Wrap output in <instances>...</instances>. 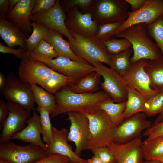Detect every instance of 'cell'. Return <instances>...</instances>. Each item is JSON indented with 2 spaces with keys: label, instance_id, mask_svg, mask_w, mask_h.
<instances>
[{
  "label": "cell",
  "instance_id": "24",
  "mask_svg": "<svg viewBox=\"0 0 163 163\" xmlns=\"http://www.w3.org/2000/svg\"><path fill=\"white\" fill-rule=\"evenodd\" d=\"M101 75L93 72L81 79L74 84L69 86L70 90L77 93H91L99 91Z\"/></svg>",
  "mask_w": 163,
  "mask_h": 163
},
{
  "label": "cell",
  "instance_id": "19",
  "mask_svg": "<svg viewBox=\"0 0 163 163\" xmlns=\"http://www.w3.org/2000/svg\"><path fill=\"white\" fill-rule=\"evenodd\" d=\"M53 138L47 147L48 155L57 154L69 158L71 163H87V160L82 158L72 150L68 143L69 131L65 128L58 129L53 126Z\"/></svg>",
  "mask_w": 163,
  "mask_h": 163
},
{
  "label": "cell",
  "instance_id": "36",
  "mask_svg": "<svg viewBox=\"0 0 163 163\" xmlns=\"http://www.w3.org/2000/svg\"><path fill=\"white\" fill-rule=\"evenodd\" d=\"M28 52V51H27ZM31 54L46 59H53L59 56L54 48L44 39H42Z\"/></svg>",
  "mask_w": 163,
  "mask_h": 163
},
{
  "label": "cell",
  "instance_id": "52",
  "mask_svg": "<svg viewBox=\"0 0 163 163\" xmlns=\"http://www.w3.org/2000/svg\"><path fill=\"white\" fill-rule=\"evenodd\" d=\"M114 163H116V161Z\"/></svg>",
  "mask_w": 163,
  "mask_h": 163
},
{
  "label": "cell",
  "instance_id": "47",
  "mask_svg": "<svg viewBox=\"0 0 163 163\" xmlns=\"http://www.w3.org/2000/svg\"><path fill=\"white\" fill-rule=\"evenodd\" d=\"M20 0H9L8 13L11 11L17 4Z\"/></svg>",
  "mask_w": 163,
  "mask_h": 163
},
{
  "label": "cell",
  "instance_id": "45",
  "mask_svg": "<svg viewBox=\"0 0 163 163\" xmlns=\"http://www.w3.org/2000/svg\"><path fill=\"white\" fill-rule=\"evenodd\" d=\"M130 6L131 11H136L142 8L145 4L146 0H125Z\"/></svg>",
  "mask_w": 163,
  "mask_h": 163
},
{
  "label": "cell",
  "instance_id": "32",
  "mask_svg": "<svg viewBox=\"0 0 163 163\" xmlns=\"http://www.w3.org/2000/svg\"><path fill=\"white\" fill-rule=\"evenodd\" d=\"M102 42L107 52L110 55L119 54L132 47L130 42L125 38L117 39L113 37Z\"/></svg>",
  "mask_w": 163,
  "mask_h": 163
},
{
  "label": "cell",
  "instance_id": "6",
  "mask_svg": "<svg viewBox=\"0 0 163 163\" xmlns=\"http://www.w3.org/2000/svg\"><path fill=\"white\" fill-rule=\"evenodd\" d=\"M129 8L125 0H93L89 12L98 25L124 21Z\"/></svg>",
  "mask_w": 163,
  "mask_h": 163
},
{
  "label": "cell",
  "instance_id": "39",
  "mask_svg": "<svg viewBox=\"0 0 163 163\" xmlns=\"http://www.w3.org/2000/svg\"><path fill=\"white\" fill-rule=\"evenodd\" d=\"M143 135L146 137L145 140H147L163 136V112L159 114L154 123L146 129Z\"/></svg>",
  "mask_w": 163,
  "mask_h": 163
},
{
  "label": "cell",
  "instance_id": "29",
  "mask_svg": "<svg viewBox=\"0 0 163 163\" xmlns=\"http://www.w3.org/2000/svg\"><path fill=\"white\" fill-rule=\"evenodd\" d=\"M126 101L116 103L111 98L102 102L99 108L109 116L114 125L116 126L124 119L123 113L126 107Z\"/></svg>",
  "mask_w": 163,
  "mask_h": 163
},
{
  "label": "cell",
  "instance_id": "2",
  "mask_svg": "<svg viewBox=\"0 0 163 163\" xmlns=\"http://www.w3.org/2000/svg\"><path fill=\"white\" fill-rule=\"evenodd\" d=\"M54 94L56 107L51 115L52 117L72 111L90 113L99 109L102 102L111 98L103 90L91 93H77L72 91L68 86L62 88Z\"/></svg>",
  "mask_w": 163,
  "mask_h": 163
},
{
  "label": "cell",
  "instance_id": "20",
  "mask_svg": "<svg viewBox=\"0 0 163 163\" xmlns=\"http://www.w3.org/2000/svg\"><path fill=\"white\" fill-rule=\"evenodd\" d=\"M36 0H20L6 15L9 21L15 24L26 34L33 30L30 17Z\"/></svg>",
  "mask_w": 163,
  "mask_h": 163
},
{
  "label": "cell",
  "instance_id": "5",
  "mask_svg": "<svg viewBox=\"0 0 163 163\" xmlns=\"http://www.w3.org/2000/svg\"><path fill=\"white\" fill-rule=\"evenodd\" d=\"M69 31L75 40L68 42L76 56L90 64L92 62H100L110 66V55L107 52L102 42L95 37L83 36Z\"/></svg>",
  "mask_w": 163,
  "mask_h": 163
},
{
  "label": "cell",
  "instance_id": "28",
  "mask_svg": "<svg viewBox=\"0 0 163 163\" xmlns=\"http://www.w3.org/2000/svg\"><path fill=\"white\" fill-rule=\"evenodd\" d=\"M35 102L38 106L46 110L51 115L56 107V99L55 95L46 91L37 84H31Z\"/></svg>",
  "mask_w": 163,
  "mask_h": 163
},
{
  "label": "cell",
  "instance_id": "11",
  "mask_svg": "<svg viewBox=\"0 0 163 163\" xmlns=\"http://www.w3.org/2000/svg\"><path fill=\"white\" fill-rule=\"evenodd\" d=\"M70 126L68 135V141L72 142L75 146V153L80 156L87 149L91 138L89 120L83 113L76 111L66 113Z\"/></svg>",
  "mask_w": 163,
  "mask_h": 163
},
{
  "label": "cell",
  "instance_id": "13",
  "mask_svg": "<svg viewBox=\"0 0 163 163\" xmlns=\"http://www.w3.org/2000/svg\"><path fill=\"white\" fill-rule=\"evenodd\" d=\"M150 60L142 59L132 63L128 74L123 77L127 85L132 87L146 100L160 92L152 88L149 78L145 70Z\"/></svg>",
  "mask_w": 163,
  "mask_h": 163
},
{
  "label": "cell",
  "instance_id": "8",
  "mask_svg": "<svg viewBox=\"0 0 163 163\" xmlns=\"http://www.w3.org/2000/svg\"><path fill=\"white\" fill-rule=\"evenodd\" d=\"M1 93L8 101L18 104L30 110L35 111V101L31 85L9 73L5 78Z\"/></svg>",
  "mask_w": 163,
  "mask_h": 163
},
{
  "label": "cell",
  "instance_id": "22",
  "mask_svg": "<svg viewBox=\"0 0 163 163\" xmlns=\"http://www.w3.org/2000/svg\"><path fill=\"white\" fill-rule=\"evenodd\" d=\"M0 36L8 47L14 48L19 46L20 48L27 50L25 40L30 36L5 18H0Z\"/></svg>",
  "mask_w": 163,
  "mask_h": 163
},
{
  "label": "cell",
  "instance_id": "18",
  "mask_svg": "<svg viewBox=\"0 0 163 163\" xmlns=\"http://www.w3.org/2000/svg\"><path fill=\"white\" fill-rule=\"evenodd\" d=\"M108 148L116 163H143L145 160L143 142L140 136L124 143L113 142Z\"/></svg>",
  "mask_w": 163,
  "mask_h": 163
},
{
  "label": "cell",
  "instance_id": "50",
  "mask_svg": "<svg viewBox=\"0 0 163 163\" xmlns=\"http://www.w3.org/2000/svg\"><path fill=\"white\" fill-rule=\"evenodd\" d=\"M143 163H163V162L156 161L145 160Z\"/></svg>",
  "mask_w": 163,
  "mask_h": 163
},
{
  "label": "cell",
  "instance_id": "41",
  "mask_svg": "<svg viewBox=\"0 0 163 163\" xmlns=\"http://www.w3.org/2000/svg\"><path fill=\"white\" fill-rule=\"evenodd\" d=\"M57 0H36L32 12V15L46 11L52 7Z\"/></svg>",
  "mask_w": 163,
  "mask_h": 163
},
{
  "label": "cell",
  "instance_id": "16",
  "mask_svg": "<svg viewBox=\"0 0 163 163\" xmlns=\"http://www.w3.org/2000/svg\"><path fill=\"white\" fill-rule=\"evenodd\" d=\"M7 103L9 113L2 125L0 143L10 141L14 134L21 130L31 114L30 110L18 104L10 101Z\"/></svg>",
  "mask_w": 163,
  "mask_h": 163
},
{
  "label": "cell",
  "instance_id": "12",
  "mask_svg": "<svg viewBox=\"0 0 163 163\" xmlns=\"http://www.w3.org/2000/svg\"><path fill=\"white\" fill-rule=\"evenodd\" d=\"M147 116L145 113L140 112L125 119L115 127L113 142L124 143L140 136L142 131L149 128L152 124L146 119Z\"/></svg>",
  "mask_w": 163,
  "mask_h": 163
},
{
  "label": "cell",
  "instance_id": "23",
  "mask_svg": "<svg viewBox=\"0 0 163 163\" xmlns=\"http://www.w3.org/2000/svg\"><path fill=\"white\" fill-rule=\"evenodd\" d=\"M62 35L59 32L46 27L43 39L54 48L59 56H64L73 60L89 63L74 53L69 42L63 39Z\"/></svg>",
  "mask_w": 163,
  "mask_h": 163
},
{
  "label": "cell",
  "instance_id": "21",
  "mask_svg": "<svg viewBox=\"0 0 163 163\" xmlns=\"http://www.w3.org/2000/svg\"><path fill=\"white\" fill-rule=\"evenodd\" d=\"M26 127L14 134L11 139L38 146L47 152V147L40 137L42 130L39 115L35 111H33L32 116L26 120Z\"/></svg>",
  "mask_w": 163,
  "mask_h": 163
},
{
  "label": "cell",
  "instance_id": "9",
  "mask_svg": "<svg viewBox=\"0 0 163 163\" xmlns=\"http://www.w3.org/2000/svg\"><path fill=\"white\" fill-rule=\"evenodd\" d=\"M47 155L41 147L32 144L21 146L10 141L0 144V158L11 163H34Z\"/></svg>",
  "mask_w": 163,
  "mask_h": 163
},
{
  "label": "cell",
  "instance_id": "49",
  "mask_svg": "<svg viewBox=\"0 0 163 163\" xmlns=\"http://www.w3.org/2000/svg\"><path fill=\"white\" fill-rule=\"evenodd\" d=\"M5 78L2 73L0 74V88L3 86L5 82Z\"/></svg>",
  "mask_w": 163,
  "mask_h": 163
},
{
  "label": "cell",
  "instance_id": "31",
  "mask_svg": "<svg viewBox=\"0 0 163 163\" xmlns=\"http://www.w3.org/2000/svg\"><path fill=\"white\" fill-rule=\"evenodd\" d=\"M36 110L40 114L43 140L48 147L53 138V126L50 117V114L46 110L40 106H38Z\"/></svg>",
  "mask_w": 163,
  "mask_h": 163
},
{
  "label": "cell",
  "instance_id": "25",
  "mask_svg": "<svg viewBox=\"0 0 163 163\" xmlns=\"http://www.w3.org/2000/svg\"><path fill=\"white\" fill-rule=\"evenodd\" d=\"M145 70L149 78L152 88L163 92V59L150 60Z\"/></svg>",
  "mask_w": 163,
  "mask_h": 163
},
{
  "label": "cell",
  "instance_id": "42",
  "mask_svg": "<svg viewBox=\"0 0 163 163\" xmlns=\"http://www.w3.org/2000/svg\"><path fill=\"white\" fill-rule=\"evenodd\" d=\"M34 163H71L67 157L57 154L49 155Z\"/></svg>",
  "mask_w": 163,
  "mask_h": 163
},
{
  "label": "cell",
  "instance_id": "33",
  "mask_svg": "<svg viewBox=\"0 0 163 163\" xmlns=\"http://www.w3.org/2000/svg\"><path fill=\"white\" fill-rule=\"evenodd\" d=\"M148 32L161 51L163 57V15L152 23L146 24Z\"/></svg>",
  "mask_w": 163,
  "mask_h": 163
},
{
  "label": "cell",
  "instance_id": "34",
  "mask_svg": "<svg viewBox=\"0 0 163 163\" xmlns=\"http://www.w3.org/2000/svg\"><path fill=\"white\" fill-rule=\"evenodd\" d=\"M143 112L149 116L163 112V92H159L146 100Z\"/></svg>",
  "mask_w": 163,
  "mask_h": 163
},
{
  "label": "cell",
  "instance_id": "4",
  "mask_svg": "<svg viewBox=\"0 0 163 163\" xmlns=\"http://www.w3.org/2000/svg\"><path fill=\"white\" fill-rule=\"evenodd\" d=\"M89 120L91 138L87 149L108 147L113 142L116 126L103 110L98 109L89 113H84Z\"/></svg>",
  "mask_w": 163,
  "mask_h": 163
},
{
  "label": "cell",
  "instance_id": "14",
  "mask_svg": "<svg viewBox=\"0 0 163 163\" xmlns=\"http://www.w3.org/2000/svg\"><path fill=\"white\" fill-rule=\"evenodd\" d=\"M163 15V0H146L145 5L139 10L129 11L127 18L118 28L116 35L133 24H151Z\"/></svg>",
  "mask_w": 163,
  "mask_h": 163
},
{
  "label": "cell",
  "instance_id": "48",
  "mask_svg": "<svg viewBox=\"0 0 163 163\" xmlns=\"http://www.w3.org/2000/svg\"><path fill=\"white\" fill-rule=\"evenodd\" d=\"M87 160V163H103L97 156L94 155Z\"/></svg>",
  "mask_w": 163,
  "mask_h": 163
},
{
  "label": "cell",
  "instance_id": "7",
  "mask_svg": "<svg viewBox=\"0 0 163 163\" xmlns=\"http://www.w3.org/2000/svg\"><path fill=\"white\" fill-rule=\"evenodd\" d=\"M27 56V58L42 62L58 72L71 78L73 85L87 75L95 72V67L91 64L73 60L64 56L46 59L28 52Z\"/></svg>",
  "mask_w": 163,
  "mask_h": 163
},
{
  "label": "cell",
  "instance_id": "37",
  "mask_svg": "<svg viewBox=\"0 0 163 163\" xmlns=\"http://www.w3.org/2000/svg\"><path fill=\"white\" fill-rule=\"evenodd\" d=\"M123 22L98 25L95 38L101 42L109 40L116 34L117 29Z\"/></svg>",
  "mask_w": 163,
  "mask_h": 163
},
{
  "label": "cell",
  "instance_id": "43",
  "mask_svg": "<svg viewBox=\"0 0 163 163\" xmlns=\"http://www.w3.org/2000/svg\"><path fill=\"white\" fill-rule=\"evenodd\" d=\"M27 50L20 48L15 49L5 46L0 43V52L3 54H11L14 55L21 60L26 58Z\"/></svg>",
  "mask_w": 163,
  "mask_h": 163
},
{
  "label": "cell",
  "instance_id": "10",
  "mask_svg": "<svg viewBox=\"0 0 163 163\" xmlns=\"http://www.w3.org/2000/svg\"><path fill=\"white\" fill-rule=\"evenodd\" d=\"M91 64L95 67V72L99 73L104 78L100 86L116 103L126 101L127 85L123 77L111 68L97 62Z\"/></svg>",
  "mask_w": 163,
  "mask_h": 163
},
{
  "label": "cell",
  "instance_id": "30",
  "mask_svg": "<svg viewBox=\"0 0 163 163\" xmlns=\"http://www.w3.org/2000/svg\"><path fill=\"white\" fill-rule=\"evenodd\" d=\"M145 160L163 162V136L143 142Z\"/></svg>",
  "mask_w": 163,
  "mask_h": 163
},
{
  "label": "cell",
  "instance_id": "26",
  "mask_svg": "<svg viewBox=\"0 0 163 163\" xmlns=\"http://www.w3.org/2000/svg\"><path fill=\"white\" fill-rule=\"evenodd\" d=\"M127 85V99L123 113L125 119L136 113L143 112L146 100L132 87L128 85Z\"/></svg>",
  "mask_w": 163,
  "mask_h": 163
},
{
  "label": "cell",
  "instance_id": "46",
  "mask_svg": "<svg viewBox=\"0 0 163 163\" xmlns=\"http://www.w3.org/2000/svg\"><path fill=\"white\" fill-rule=\"evenodd\" d=\"M9 0H0V18H5L8 13Z\"/></svg>",
  "mask_w": 163,
  "mask_h": 163
},
{
  "label": "cell",
  "instance_id": "3",
  "mask_svg": "<svg viewBox=\"0 0 163 163\" xmlns=\"http://www.w3.org/2000/svg\"><path fill=\"white\" fill-rule=\"evenodd\" d=\"M114 37L125 38L131 43L133 50L131 62L142 59L150 60L163 59L162 53L149 35L145 23L132 25Z\"/></svg>",
  "mask_w": 163,
  "mask_h": 163
},
{
  "label": "cell",
  "instance_id": "15",
  "mask_svg": "<svg viewBox=\"0 0 163 163\" xmlns=\"http://www.w3.org/2000/svg\"><path fill=\"white\" fill-rule=\"evenodd\" d=\"M66 14L61 6L60 1L57 0L53 6L45 12L32 15L30 20L47 27L55 30L65 36L69 42L75 40L65 23Z\"/></svg>",
  "mask_w": 163,
  "mask_h": 163
},
{
  "label": "cell",
  "instance_id": "17",
  "mask_svg": "<svg viewBox=\"0 0 163 163\" xmlns=\"http://www.w3.org/2000/svg\"><path fill=\"white\" fill-rule=\"evenodd\" d=\"M66 25L69 30L80 36L95 37L98 25L88 12L83 13L77 8H73L66 13Z\"/></svg>",
  "mask_w": 163,
  "mask_h": 163
},
{
  "label": "cell",
  "instance_id": "38",
  "mask_svg": "<svg viewBox=\"0 0 163 163\" xmlns=\"http://www.w3.org/2000/svg\"><path fill=\"white\" fill-rule=\"evenodd\" d=\"M93 0H63L60 1V5L66 13L69 9L77 8L83 13L89 12Z\"/></svg>",
  "mask_w": 163,
  "mask_h": 163
},
{
  "label": "cell",
  "instance_id": "27",
  "mask_svg": "<svg viewBox=\"0 0 163 163\" xmlns=\"http://www.w3.org/2000/svg\"><path fill=\"white\" fill-rule=\"evenodd\" d=\"M133 52L131 47L119 54L110 55V68L123 77H125L131 66L130 59Z\"/></svg>",
  "mask_w": 163,
  "mask_h": 163
},
{
  "label": "cell",
  "instance_id": "40",
  "mask_svg": "<svg viewBox=\"0 0 163 163\" xmlns=\"http://www.w3.org/2000/svg\"><path fill=\"white\" fill-rule=\"evenodd\" d=\"M94 155L97 156L103 163H114V157L110 152L108 147H101L91 150Z\"/></svg>",
  "mask_w": 163,
  "mask_h": 163
},
{
  "label": "cell",
  "instance_id": "35",
  "mask_svg": "<svg viewBox=\"0 0 163 163\" xmlns=\"http://www.w3.org/2000/svg\"><path fill=\"white\" fill-rule=\"evenodd\" d=\"M33 30L30 36L25 40L27 51L33 50L43 39L46 28L44 26L34 21L32 22Z\"/></svg>",
  "mask_w": 163,
  "mask_h": 163
},
{
  "label": "cell",
  "instance_id": "51",
  "mask_svg": "<svg viewBox=\"0 0 163 163\" xmlns=\"http://www.w3.org/2000/svg\"><path fill=\"white\" fill-rule=\"evenodd\" d=\"M0 163H11L5 159L0 158Z\"/></svg>",
  "mask_w": 163,
  "mask_h": 163
},
{
  "label": "cell",
  "instance_id": "44",
  "mask_svg": "<svg viewBox=\"0 0 163 163\" xmlns=\"http://www.w3.org/2000/svg\"><path fill=\"white\" fill-rule=\"evenodd\" d=\"M9 111L7 103L0 100V124L2 128V125L9 114Z\"/></svg>",
  "mask_w": 163,
  "mask_h": 163
},
{
  "label": "cell",
  "instance_id": "1",
  "mask_svg": "<svg viewBox=\"0 0 163 163\" xmlns=\"http://www.w3.org/2000/svg\"><path fill=\"white\" fill-rule=\"evenodd\" d=\"M19 77L30 84L41 86L46 91L55 94L65 86L74 84L73 80L53 69L40 61L27 58L21 60L18 67Z\"/></svg>",
  "mask_w": 163,
  "mask_h": 163
}]
</instances>
